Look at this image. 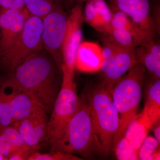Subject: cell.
I'll return each instance as SVG.
<instances>
[{
  "instance_id": "6da1fadb",
  "label": "cell",
  "mask_w": 160,
  "mask_h": 160,
  "mask_svg": "<svg viewBox=\"0 0 160 160\" xmlns=\"http://www.w3.org/2000/svg\"><path fill=\"white\" fill-rule=\"evenodd\" d=\"M57 69L53 59L43 49L17 66L5 82L26 92L47 113L51 112L60 90Z\"/></svg>"
},
{
  "instance_id": "7a4b0ae2",
  "label": "cell",
  "mask_w": 160,
  "mask_h": 160,
  "mask_svg": "<svg viewBox=\"0 0 160 160\" xmlns=\"http://www.w3.org/2000/svg\"><path fill=\"white\" fill-rule=\"evenodd\" d=\"M146 68L138 63L115 83L112 96L118 112L120 125L113 140L112 151L124 137L126 129L137 115L142 98V87Z\"/></svg>"
},
{
  "instance_id": "3957f363",
  "label": "cell",
  "mask_w": 160,
  "mask_h": 160,
  "mask_svg": "<svg viewBox=\"0 0 160 160\" xmlns=\"http://www.w3.org/2000/svg\"><path fill=\"white\" fill-rule=\"evenodd\" d=\"M61 72L62 85L48 122L46 142L50 146L51 151L56 150L81 102L73 80L74 74L70 73L64 65Z\"/></svg>"
},
{
  "instance_id": "277c9868",
  "label": "cell",
  "mask_w": 160,
  "mask_h": 160,
  "mask_svg": "<svg viewBox=\"0 0 160 160\" xmlns=\"http://www.w3.org/2000/svg\"><path fill=\"white\" fill-rule=\"evenodd\" d=\"M93 130L102 147L103 155L112 151L113 140L118 130L120 117L112 93L101 84L87 98Z\"/></svg>"
},
{
  "instance_id": "5b68a950",
  "label": "cell",
  "mask_w": 160,
  "mask_h": 160,
  "mask_svg": "<svg viewBox=\"0 0 160 160\" xmlns=\"http://www.w3.org/2000/svg\"><path fill=\"white\" fill-rule=\"evenodd\" d=\"M85 158L103 155V149L92 127L87 100L81 99L78 110L70 120L56 150Z\"/></svg>"
},
{
  "instance_id": "8992f818",
  "label": "cell",
  "mask_w": 160,
  "mask_h": 160,
  "mask_svg": "<svg viewBox=\"0 0 160 160\" xmlns=\"http://www.w3.org/2000/svg\"><path fill=\"white\" fill-rule=\"evenodd\" d=\"M42 32V19L30 15L17 39L0 58V67L10 73L27 58L43 50Z\"/></svg>"
},
{
  "instance_id": "52a82bcc",
  "label": "cell",
  "mask_w": 160,
  "mask_h": 160,
  "mask_svg": "<svg viewBox=\"0 0 160 160\" xmlns=\"http://www.w3.org/2000/svg\"><path fill=\"white\" fill-rule=\"evenodd\" d=\"M43 48L53 59L59 70L63 64L62 46L67 27V15L58 0L54 8L42 19Z\"/></svg>"
},
{
  "instance_id": "ba28073f",
  "label": "cell",
  "mask_w": 160,
  "mask_h": 160,
  "mask_svg": "<svg viewBox=\"0 0 160 160\" xmlns=\"http://www.w3.org/2000/svg\"><path fill=\"white\" fill-rule=\"evenodd\" d=\"M83 9L77 4L67 16V27L62 46L63 64L72 74H74L75 58L79 46L82 42V26Z\"/></svg>"
},
{
  "instance_id": "9c48e42d",
  "label": "cell",
  "mask_w": 160,
  "mask_h": 160,
  "mask_svg": "<svg viewBox=\"0 0 160 160\" xmlns=\"http://www.w3.org/2000/svg\"><path fill=\"white\" fill-rule=\"evenodd\" d=\"M113 10L124 12L142 32L146 41L154 38L156 33L150 11L149 0H112Z\"/></svg>"
},
{
  "instance_id": "30bf717a",
  "label": "cell",
  "mask_w": 160,
  "mask_h": 160,
  "mask_svg": "<svg viewBox=\"0 0 160 160\" xmlns=\"http://www.w3.org/2000/svg\"><path fill=\"white\" fill-rule=\"evenodd\" d=\"M30 15L26 7L21 9L0 8V58L17 39Z\"/></svg>"
},
{
  "instance_id": "8fae6325",
  "label": "cell",
  "mask_w": 160,
  "mask_h": 160,
  "mask_svg": "<svg viewBox=\"0 0 160 160\" xmlns=\"http://www.w3.org/2000/svg\"><path fill=\"white\" fill-rule=\"evenodd\" d=\"M112 11L110 28L106 33L118 45L134 49L146 41L142 31L124 12L120 10Z\"/></svg>"
},
{
  "instance_id": "7c38bea8",
  "label": "cell",
  "mask_w": 160,
  "mask_h": 160,
  "mask_svg": "<svg viewBox=\"0 0 160 160\" xmlns=\"http://www.w3.org/2000/svg\"><path fill=\"white\" fill-rule=\"evenodd\" d=\"M47 112L41 109L23 119L13 123L20 136L27 146L38 149L46 142L49 119Z\"/></svg>"
},
{
  "instance_id": "4fadbf2b",
  "label": "cell",
  "mask_w": 160,
  "mask_h": 160,
  "mask_svg": "<svg viewBox=\"0 0 160 160\" xmlns=\"http://www.w3.org/2000/svg\"><path fill=\"white\" fill-rule=\"evenodd\" d=\"M134 49L135 48L121 46L106 71L103 73V79L101 84L111 93L116 82L138 63Z\"/></svg>"
},
{
  "instance_id": "5bb4252c",
  "label": "cell",
  "mask_w": 160,
  "mask_h": 160,
  "mask_svg": "<svg viewBox=\"0 0 160 160\" xmlns=\"http://www.w3.org/2000/svg\"><path fill=\"white\" fill-rule=\"evenodd\" d=\"M2 87L8 98L14 123L43 109L30 94L22 89L5 82Z\"/></svg>"
},
{
  "instance_id": "9a60e30c",
  "label": "cell",
  "mask_w": 160,
  "mask_h": 160,
  "mask_svg": "<svg viewBox=\"0 0 160 160\" xmlns=\"http://www.w3.org/2000/svg\"><path fill=\"white\" fill-rule=\"evenodd\" d=\"M112 15L113 11L105 0L88 1L83 11V21L102 34L109 31Z\"/></svg>"
},
{
  "instance_id": "2e32d148",
  "label": "cell",
  "mask_w": 160,
  "mask_h": 160,
  "mask_svg": "<svg viewBox=\"0 0 160 160\" xmlns=\"http://www.w3.org/2000/svg\"><path fill=\"white\" fill-rule=\"evenodd\" d=\"M102 47L97 43L82 42L75 58V69L85 72L99 71L103 63Z\"/></svg>"
},
{
  "instance_id": "e0dca14e",
  "label": "cell",
  "mask_w": 160,
  "mask_h": 160,
  "mask_svg": "<svg viewBox=\"0 0 160 160\" xmlns=\"http://www.w3.org/2000/svg\"><path fill=\"white\" fill-rule=\"evenodd\" d=\"M138 62L148 69L156 79L160 78V45L155 39L145 41L135 48Z\"/></svg>"
},
{
  "instance_id": "ac0fdd59",
  "label": "cell",
  "mask_w": 160,
  "mask_h": 160,
  "mask_svg": "<svg viewBox=\"0 0 160 160\" xmlns=\"http://www.w3.org/2000/svg\"><path fill=\"white\" fill-rule=\"evenodd\" d=\"M34 149L24 142L18 129L13 125L0 129V152L8 159L14 152Z\"/></svg>"
},
{
  "instance_id": "d6986e66",
  "label": "cell",
  "mask_w": 160,
  "mask_h": 160,
  "mask_svg": "<svg viewBox=\"0 0 160 160\" xmlns=\"http://www.w3.org/2000/svg\"><path fill=\"white\" fill-rule=\"evenodd\" d=\"M151 129L160 122V80L158 79L149 87L144 109L142 112Z\"/></svg>"
},
{
  "instance_id": "ffe728a7",
  "label": "cell",
  "mask_w": 160,
  "mask_h": 160,
  "mask_svg": "<svg viewBox=\"0 0 160 160\" xmlns=\"http://www.w3.org/2000/svg\"><path fill=\"white\" fill-rule=\"evenodd\" d=\"M150 129V126L141 112L137 114L129 124L124 137L135 150L138 151Z\"/></svg>"
},
{
  "instance_id": "44dd1931",
  "label": "cell",
  "mask_w": 160,
  "mask_h": 160,
  "mask_svg": "<svg viewBox=\"0 0 160 160\" xmlns=\"http://www.w3.org/2000/svg\"><path fill=\"white\" fill-rule=\"evenodd\" d=\"M58 0H24L25 7L32 15L42 19L54 8Z\"/></svg>"
},
{
  "instance_id": "7402d4cb",
  "label": "cell",
  "mask_w": 160,
  "mask_h": 160,
  "mask_svg": "<svg viewBox=\"0 0 160 160\" xmlns=\"http://www.w3.org/2000/svg\"><path fill=\"white\" fill-rule=\"evenodd\" d=\"M102 42L103 46L102 47L104 61L100 70L103 74L106 71L117 52L121 46L118 45L107 33L103 34Z\"/></svg>"
},
{
  "instance_id": "603a6c76",
  "label": "cell",
  "mask_w": 160,
  "mask_h": 160,
  "mask_svg": "<svg viewBox=\"0 0 160 160\" xmlns=\"http://www.w3.org/2000/svg\"><path fill=\"white\" fill-rule=\"evenodd\" d=\"M113 151L115 152L118 160H139L138 151L132 147L129 141L124 137L118 142Z\"/></svg>"
},
{
  "instance_id": "cb8c5ba5",
  "label": "cell",
  "mask_w": 160,
  "mask_h": 160,
  "mask_svg": "<svg viewBox=\"0 0 160 160\" xmlns=\"http://www.w3.org/2000/svg\"><path fill=\"white\" fill-rule=\"evenodd\" d=\"M14 123L8 98L1 86L0 88V129L10 126Z\"/></svg>"
},
{
  "instance_id": "d4e9b609",
  "label": "cell",
  "mask_w": 160,
  "mask_h": 160,
  "mask_svg": "<svg viewBox=\"0 0 160 160\" xmlns=\"http://www.w3.org/2000/svg\"><path fill=\"white\" fill-rule=\"evenodd\" d=\"M160 144L154 137H146L138 150L139 160H153L155 153L160 149Z\"/></svg>"
},
{
  "instance_id": "484cf974",
  "label": "cell",
  "mask_w": 160,
  "mask_h": 160,
  "mask_svg": "<svg viewBox=\"0 0 160 160\" xmlns=\"http://www.w3.org/2000/svg\"><path fill=\"white\" fill-rule=\"evenodd\" d=\"M81 158L70 154L60 151H51L48 153H40L38 151L33 152L28 160H80Z\"/></svg>"
},
{
  "instance_id": "4316f807",
  "label": "cell",
  "mask_w": 160,
  "mask_h": 160,
  "mask_svg": "<svg viewBox=\"0 0 160 160\" xmlns=\"http://www.w3.org/2000/svg\"><path fill=\"white\" fill-rule=\"evenodd\" d=\"M25 7L24 0H0V8L21 9Z\"/></svg>"
},
{
  "instance_id": "83f0119b",
  "label": "cell",
  "mask_w": 160,
  "mask_h": 160,
  "mask_svg": "<svg viewBox=\"0 0 160 160\" xmlns=\"http://www.w3.org/2000/svg\"><path fill=\"white\" fill-rule=\"evenodd\" d=\"M153 129L154 138L156 139L158 142L160 144V122L157 123L152 128Z\"/></svg>"
},
{
  "instance_id": "f1b7e54d",
  "label": "cell",
  "mask_w": 160,
  "mask_h": 160,
  "mask_svg": "<svg viewBox=\"0 0 160 160\" xmlns=\"http://www.w3.org/2000/svg\"><path fill=\"white\" fill-rule=\"evenodd\" d=\"M70 1H71V2H75L78 3H81L84 2H88V1H91V0H70Z\"/></svg>"
},
{
  "instance_id": "f546056e",
  "label": "cell",
  "mask_w": 160,
  "mask_h": 160,
  "mask_svg": "<svg viewBox=\"0 0 160 160\" xmlns=\"http://www.w3.org/2000/svg\"><path fill=\"white\" fill-rule=\"evenodd\" d=\"M0 160H8L7 158L0 152Z\"/></svg>"
}]
</instances>
